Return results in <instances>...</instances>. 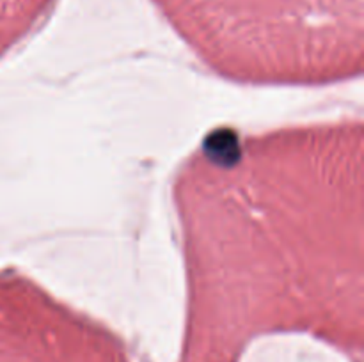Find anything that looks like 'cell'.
Wrapping results in <instances>:
<instances>
[{"mask_svg":"<svg viewBox=\"0 0 364 362\" xmlns=\"http://www.w3.org/2000/svg\"><path fill=\"white\" fill-rule=\"evenodd\" d=\"M173 204L194 336L359 330L361 119L217 128L178 169Z\"/></svg>","mask_w":364,"mask_h":362,"instance_id":"cell-1","label":"cell"}]
</instances>
